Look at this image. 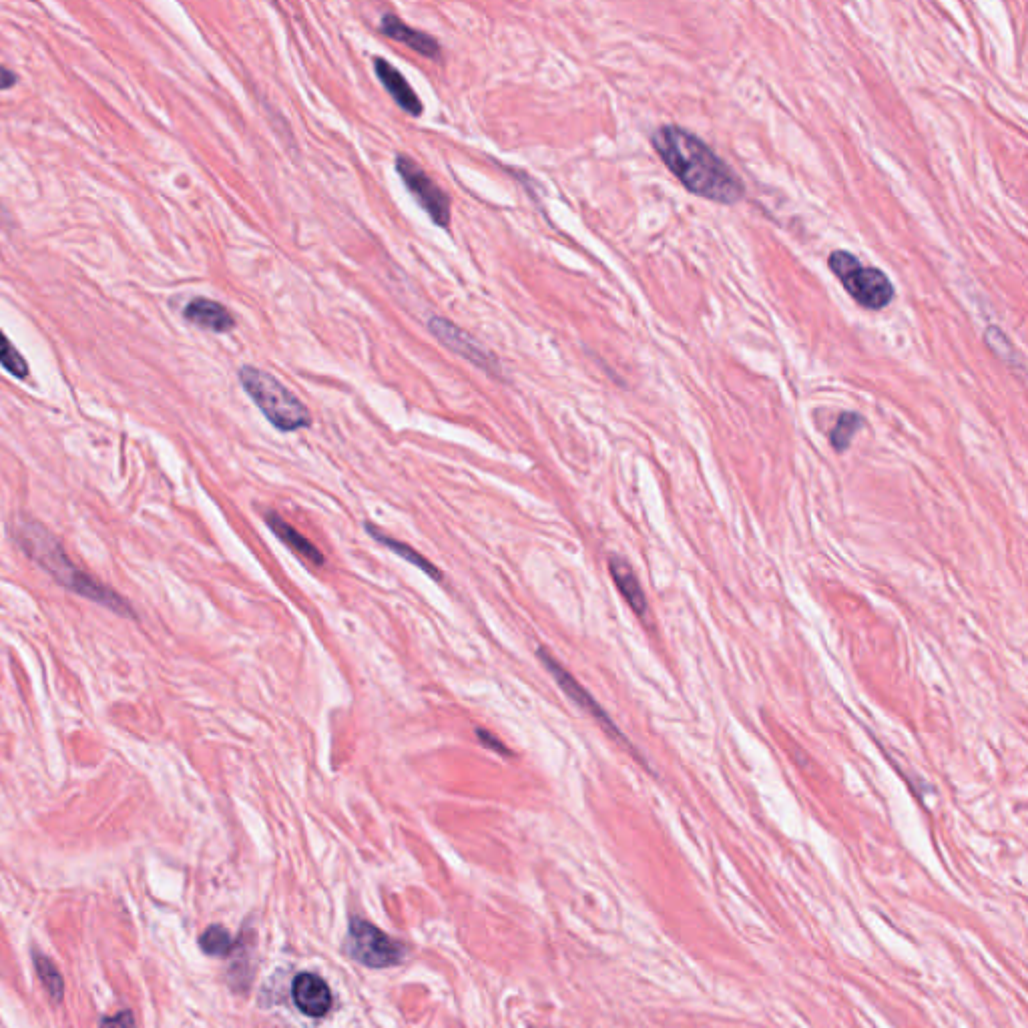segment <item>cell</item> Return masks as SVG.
<instances>
[{
	"mask_svg": "<svg viewBox=\"0 0 1028 1028\" xmlns=\"http://www.w3.org/2000/svg\"><path fill=\"white\" fill-rule=\"evenodd\" d=\"M651 143L689 193L723 205L743 197L745 185L739 175L695 133L679 125H663L653 133Z\"/></svg>",
	"mask_w": 1028,
	"mask_h": 1028,
	"instance_id": "6da1fadb",
	"label": "cell"
},
{
	"mask_svg": "<svg viewBox=\"0 0 1028 1028\" xmlns=\"http://www.w3.org/2000/svg\"><path fill=\"white\" fill-rule=\"evenodd\" d=\"M13 535L19 547L37 565H41L61 587L75 595L91 599L115 611L117 615L135 617L131 605L119 593H115L113 589H109L107 585L99 583L97 579L81 571L77 565H73V561L61 547V543L55 539V535L49 533L41 523L27 517H19L13 523Z\"/></svg>",
	"mask_w": 1028,
	"mask_h": 1028,
	"instance_id": "7a4b0ae2",
	"label": "cell"
},
{
	"mask_svg": "<svg viewBox=\"0 0 1028 1028\" xmlns=\"http://www.w3.org/2000/svg\"><path fill=\"white\" fill-rule=\"evenodd\" d=\"M239 382L274 428L282 432H298L312 426L308 406L270 372L255 366H243L239 370Z\"/></svg>",
	"mask_w": 1028,
	"mask_h": 1028,
	"instance_id": "3957f363",
	"label": "cell"
},
{
	"mask_svg": "<svg viewBox=\"0 0 1028 1028\" xmlns=\"http://www.w3.org/2000/svg\"><path fill=\"white\" fill-rule=\"evenodd\" d=\"M828 266L854 302L866 310L880 312L890 306L896 296L890 278L882 270L864 266L858 255L846 249L832 251Z\"/></svg>",
	"mask_w": 1028,
	"mask_h": 1028,
	"instance_id": "277c9868",
	"label": "cell"
},
{
	"mask_svg": "<svg viewBox=\"0 0 1028 1028\" xmlns=\"http://www.w3.org/2000/svg\"><path fill=\"white\" fill-rule=\"evenodd\" d=\"M346 950L354 960L370 968L394 966L404 958V946L400 942L362 918L350 920Z\"/></svg>",
	"mask_w": 1028,
	"mask_h": 1028,
	"instance_id": "5b68a950",
	"label": "cell"
},
{
	"mask_svg": "<svg viewBox=\"0 0 1028 1028\" xmlns=\"http://www.w3.org/2000/svg\"><path fill=\"white\" fill-rule=\"evenodd\" d=\"M537 657L543 661V665L547 667V671L555 677V681L559 683V687L563 689V693H565V695H567L575 705H579L587 715H591V717H593V719L603 727V731H605L611 739H615L617 743H621V745H623V749H629L631 753H635V751H633L631 741L621 733V729H619V727L615 725V721L607 715V711L599 705V701H597V699H595V697H593V695H591V693H589V691H587V689H585V687H583V685H581V683H579V681H577V679H575V677H573V675H571V673H569V671H567V669H565V667H563V665H561V663H559V661L549 653V649L539 647V649H537ZM635 755H637V753H635Z\"/></svg>",
	"mask_w": 1028,
	"mask_h": 1028,
	"instance_id": "8992f818",
	"label": "cell"
},
{
	"mask_svg": "<svg viewBox=\"0 0 1028 1028\" xmlns=\"http://www.w3.org/2000/svg\"><path fill=\"white\" fill-rule=\"evenodd\" d=\"M396 171L418 205L430 215V219L440 225H450V197L442 187L408 155H396Z\"/></svg>",
	"mask_w": 1028,
	"mask_h": 1028,
	"instance_id": "52a82bcc",
	"label": "cell"
},
{
	"mask_svg": "<svg viewBox=\"0 0 1028 1028\" xmlns=\"http://www.w3.org/2000/svg\"><path fill=\"white\" fill-rule=\"evenodd\" d=\"M428 330L436 336V340L440 344H444L448 350H452L454 354L462 356L470 364L478 366L480 370H484L488 374H498L500 372V364H498L496 356L492 352H488L480 342H476L470 334H466L464 330L456 328L452 322H448L444 318H438V316H432L428 320Z\"/></svg>",
	"mask_w": 1028,
	"mask_h": 1028,
	"instance_id": "ba28073f",
	"label": "cell"
},
{
	"mask_svg": "<svg viewBox=\"0 0 1028 1028\" xmlns=\"http://www.w3.org/2000/svg\"><path fill=\"white\" fill-rule=\"evenodd\" d=\"M292 998L294 1004L306 1014L314 1018H322L328 1014L332 1006V992L330 986L312 972H302L296 976L292 984Z\"/></svg>",
	"mask_w": 1028,
	"mask_h": 1028,
	"instance_id": "9c48e42d",
	"label": "cell"
},
{
	"mask_svg": "<svg viewBox=\"0 0 1028 1028\" xmlns=\"http://www.w3.org/2000/svg\"><path fill=\"white\" fill-rule=\"evenodd\" d=\"M380 33L396 43H402L406 47H410L414 53L426 57V59H434L438 61L442 57V49L438 45V41L428 35V33H422L418 29H412L408 27L400 17L396 15H384L382 21H380Z\"/></svg>",
	"mask_w": 1028,
	"mask_h": 1028,
	"instance_id": "30bf717a",
	"label": "cell"
},
{
	"mask_svg": "<svg viewBox=\"0 0 1028 1028\" xmlns=\"http://www.w3.org/2000/svg\"><path fill=\"white\" fill-rule=\"evenodd\" d=\"M374 73L402 111H406L414 117L422 115L424 105H422L420 97L416 95L412 85L406 81V77L394 65H390L382 57H374Z\"/></svg>",
	"mask_w": 1028,
	"mask_h": 1028,
	"instance_id": "8fae6325",
	"label": "cell"
},
{
	"mask_svg": "<svg viewBox=\"0 0 1028 1028\" xmlns=\"http://www.w3.org/2000/svg\"><path fill=\"white\" fill-rule=\"evenodd\" d=\"M183 316L187 322H191L203 330L215 332V334H225L235 328V320H233L231 312L225 306H221L219 302H213L209 298H193L185 306Z\"/></svg>",
	"mask_w": 1028,
	"mask_h": 1028,
	"instance_id": "7c38bea8",
	"label": "cell"
},
{
	"mask_svg": "<svg viewBox=\"0 0 1028 1028\" xmlns=\"http://www.w3.org/2000/svg\"><path fill=\"white\" fill-rule=\"evenodd\" d=\"M609 573H611V579L615 581L621 597L631 607V611L637 617H645V613H647V595H645V591H643V587H641L633 567L629 565V561H625L619 555H611L609 557Z\"/></svg>",
	"mask_w": 1028,
	"mask_h": 1028,
	"instance_id": "4fadbf2b",
	"label": "cell"
},
{
	"mask_svg": "<svg viewBox=\"0 0 1028 1028\" xmlns=\"http://www.w3.org/2000/svg\"><path fill=\"white\" fill-rule=\"evenodd\" d=\"M266 525L270 527V531L290 549L294 551L298 557H302L304 561L316 565V567H322L324 565V555L322 551L310 541L306 539L298 529H294L290 523H286L280 514L276 512H266Z\"/></svg>",
	"mask_w": 1028,
	"mask_h": 1028,
	"instance_id": "5bb4252c",
	"label": "cell"
},
{
	"mask_svg": "<svg viewBox=\"0 0 1028 1028\" xmlns=\"http://www.w3.org/2000/svg\"><path fill=\"white\" fill-rule=\"evenodd\" d=\"M366 531H368V533H370V535H372V537H374L382 547H386L388 551H392L394 555H398L400 559H404V561H406V563H410L412 567L420 569V571H422L424 575H428L432 581H436V583H442V581H444L442 571H440L432 561H428L424 555H420L416 549H412L410 545H406V543H402V541H396V539H392V537L384 535L380 529H376V527H372V525H368V527H366Z\"/></svg>",
	"mask_w": 1028,
	"mask_h": 1028,
	"instance_id": "9a60e30c",
	"label": "cell"
},
{
	"mask_svg": "<svg viewBox=\"0 0 1028 1028\" xmlns=\"http://www.w3.org/2000/svg\"><path fill=\"white\" fill-rule=\"evenodd\" d=\"M253 934H241V938L235 942L231 954H233V964H231V970H229V982H231V988L235 990H245L251 982V970H249V938Z\"/></svg>",
	"mask_w": 1028,
	"mask_h": 1028,
	"instance_id": "2e32d148",
	"label": "cell"
},
{
	"mask_svg": "<svg viewBox=\"0 0 1028 1028\" xmlns=\"http://www.w3.org/2000/svg\"><path fill=\"white\" fill-rule=\"evenodd\" d=\"M35 968H37V974L41 978V984L43 988L47 990V994L51 996L53 1002H61L63 996H65V982H63V976L61 972L57 970V966L53 964V960H49L47 956L35 952Z\"/></svg>",
	"mask_w": 1028,
	"mask_h": 1028,
	"instance_id": "e0dca14e",
	"label": "cell"
},
{
	"mask_svg": "<svg viewBox=\"0 0 1028 1028\" xmlns=\"http://www.w3.org/2000/svg\"><path fill=\"white\" fill-rule=\"evenodd\" d=\"M864 426V418L856 412H844L840 414L836 426L830 432V444L836 452H846L852 444V438L856 432Z\"/></svg>",
	"mask_w": 1028,
	"mask_h": 1028,
	"instance_id": "ac0fdd59",
	"label": "cell"
},
{
	"mask_svg": "<svg viewBox=\"0 0 1028 1028\" xmlns=\"http://www.w3.org/2000/svg\"><path fill=\"white\" fill-rule=\"evenodd\" d=\"M199 946H201V950H203L205 954H209V956H229V954H231V950H233V946H235V942H233L231 934L227 932V928L213 924V926H209V928L201 934V938H199Z\"/></svg>",
	"mask_w": 1028,
	"mask_h": 1028,
	"instance_id": "d6986e66",
	"label": "cell"
},
{
	"mask_svg": "<svg viewBox=\"0 0 1028 1028\" xmlns=\"http://www.w3.org/2000/svg\"><path fill=\"white\" fill-rule=\"evenodd\" d=\"M0 366H3L9 374H13L19 380H25L29 376V364L21 356V352L11 344L7 334L0 330Z\"/></svg>",
	"mask_w": 1028,
	"mask_h": 1028,
	"instance_id": "ffe728a7",
	"label": "cell"
},
{
	"mask_svg": "<svg viewBox=\"0 0 1028 1028\" xmlns=\"http://www.w3.org/2000/svg\"><path fill=\"white\" fill-rule=\"evenodd\" d=\"M101 1028H137L135 1016L131 1010H121L115 1016H107L101 1020Z\"/></svg>",
	"mask_w": 1028,
	"mask_h": 1028,
	"instance_id": "44dd1931",
	"label": "cell"
},
{
	"mask_svg": "<svg viewBox=\"0 0 1028 1028\" xmlns=\"http://www.w3.org/2000/svg\"><path fill=\"white\" fill-rule=\"evenodd\" d=\"M476 737L480 739V743H482L486 749H492V751H496V753H500V755H510V749H508V747H506V745H504V743H502L494 733H490V731H486V729L478 727V729H476Z\"/></svg>",
	"mask_w": 1028,
	"mask_h": 1028,
	"instance_id": "7402d4cb",
	"label": "cell"
},
{
	"mask_svg": "<svg viewBox=\"0 0 1028 1028\" xmlns=\"http://www.w3.org/2000/svg\"><path fill=\"white\" fill-rule=\"evenodd\" d=\"M15 85H17V75H15L11 69H7V67L0 65V91L11 89V87H15Z\"/></svg>",
	"mask_w": 1028,
	"mask_h": 1028,
	"instance_id": "603a6c76",
	"label": "cell"
}]
</instances>
